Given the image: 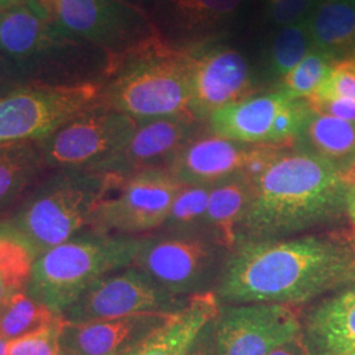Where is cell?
Here are the masks:
<instances>
[{"instance_id":"14","label":"cell","mask_w":355,"mask_h":355,"mask_svg":"<svg viewBox=\"0 0 355 355\" xmlns=\"http://www.w3.org/2000/svg\"><path fill=\"white\" fill-rule=\"evenodd\" d=\"M192 102L191 114L208 119L217 110L253 96L258 78L248 55L227 44L187 49Z\"/></svg>"},{"instance_id":"26","label":"cell","mask_w":355,"mask_h":355,"mask_svg":"<svg viewBox=\"0 0 355 355\" xmlns=\"http://www.w3.org/2000/svg\"><path fill=\"white\" fill-rule=\"evenodd\" d=\"M62 321V316L23 290L15 293L0 309V338L12 341Z\"/></svg>"},{"instance_id":"41","label":"cell","mask_w":355,"mask_h":355,"mask_svg":"<svg viewBox=\"0 0 355 355\" xmlns=\"http://www.w3.org/2000/svg\"><path fill=\"white\" fill-rule=\"evenodd\" d=\"M125 1L133 4V6H137V7H140V8L145 10L146 12L149 13L150 8H152L157 0H125Z\"/></svg>"},{"instance_id":"28","label":"cell","mask_w":355,"mask_h":355,"mask_svg":"<svg viewBox=\"0 0 355 355\" xmlns=\"http://www.w3.org/2000/svg\"><path fill=\"white\" fill-rule=\"evenodd\" d=\"M313 49L308 20L290 26H280L271 38L267 51V73L272 79L280 80L296 64L303 61Z\"/></svg>"},{"instance_id":"2","label":"cell","mask_w":355,"mask_h":355,"mask_svg":"<svg viewBox=\"0 0 355 355\" xmlns=\"http://www.w3.org/2000/svg\"><path fill=\"white\" fill-rule=\"evenodd\" d=\"M253 184L236 245L295 237L345 214L349 186L341 171L291 146H286Z\"/></svg>"},{"instance_id":"22","label":"cell","mask_w":355,"mask_h":355,"mask_svg":"<svg viewBox=\"0 0 355 355\" xmlns=\"http://www.w3.org/2000/svg\"><path fill=\"white\" fill-rule=\"evenodd\" d=\"M291 148L328 161L343 174L355 161V123L312 110Z\"/></svg>"},{"instance_id":"13","label":"cell","mask_w":355,"mask_h":355,"mask_svg":"<svg viewBox=\"0 0 355 355\" xmlns=\"http://www.w3.org/2000/svg\"><path fill=\"white\" fill-rule=\"evenodd\" d=\"M180 183L166 168H152L127 178L114 198H104L89 221V230L135 236L161 228Z\"/></svg>"},{"instance_id":"32","label":"cell","mask_w":355,"mask_h":355,"mask_svg":"<svg viewBox=\"0 0 355 355\" xmlns=\"http://www.w3.org/2000/svg\"><path fill=\"white\" fill-rule=\"evenodd\" d=\"M346 98L355 102V69L349 60H343L333 66L329 76L308 102Z\"/></svg>"},{"instance_id":"9","label":"cell","mask_w":355,"mask_h":355,"mask_svg":"<svg viewBox=\"0 0 355 355\" xmlns=\"http://www.w3.org/2000/svg\"><path fill=\"white\" fill-rule=\"evenodd\" d=\"M189 302L190 297L167 291L139 267L129 266L95 282L62 318L69 324H85L144 313L175 315Z\"/></svg>"},{"instance_id":"31","label":"cell","mask_w":355,"mask_h":355,"mask_svg":"<svg viewBox=\"0 0 355 355\" xmlns=\"http://www.w3.org/2000/svg\"><path fill=\"white\" fill-rule=\"evenodd\" d=\"M64 322L8 341L7 355H61L60 333Z\"/></svg>"},{"instance_id":"5","label":"cell","mask_w":355,"mask_h":355,"mask_svg":"<svg viewBox=\"0 0 355 355\" xmlns=\"http://www.w3.org/2000/svg\"><path fill=\"white\" fill-rule=\"evenodd\" d=\"M121 182L87 170H57L6 221L37 258L87 228L98 204Z\"/></svg>"},{"instance_id":"1","label":"cell","mask_w":355,"mask_h":355,"mask_svg":"<svg viewBox=\"0 0 355 355\" xmlns=\"http://www.w3.org/2000/svg\"><path fill=\"white\" fill-rule=\"evenodd\" d=\"M355 280L350 236L240 242L216 288L220 304L302 305Z\"/></svg>"},{"instance_id":"23","label":"cell","mask_w":355,"mask_h":355,"mask_svg":"<svg viewBox=\"0 0 355 355\" xmlns=\"http://www.w3.org/2000/svg\"><path fill=\"white\" fill-rule=\"evenodd\" d=\"M253 182L242 173L211 186L208 198L207 233L232 252L237 241V228L253 195Z\"/></svg>"},{"instance_id":"11","label":"cell","mask_w":355,"mask_h":355,"mask_svg":"<svg viewBox=\"0 0 355 355\" xmlns=\"http://www.w3.org/2000/svg\"><path fill=\"white\" fill-rule=\"evenodd\" d=\"M312 108L280 89L253 95L208 116V128L218 137L246 145H288L297 139Z\"/></svg>"},{"instance_id":"18","label":"cell","mask_w":355,"mask_h":355,"mask_svg":"<svg viewBox=\"0 0 355 355\" xmlns=\"http://www.w3.org/2000/svg\"><path fill=\"white\" fill-rule=\"evenodd\" d=\"M174 315L144 313L85 324L64 322L61 355H125L140 350Z\"/></svg>"},{"instance_id":"25","label":"cell","mask_w":355,"mask_h":355,"mask_svg":"<svg viewBox=\"0 0 355 355\" xmlns=\"http://www.w3.org/2000/svg\"><path fill=\"white\" fill-rule=\"evenodd\" d=\"M46 168L37 141L0 144V209L16 200Z\"/></svg>"},{"instance_id":"17","label":"cell","mask_w":355,"mask_h":355,"mask_svg":"<svg viewBox=\"0 0 355 355\" xmlns=\"http://www.w3.org/2000/svg\"><path fill=\"white\" fill-rule=\"evenodd\" d=\"M249 0H157L149 15L161 38L187 51L229 31Z\"/></svg>"},{"instance_id":"37","label":"cell","mask_w":355,"mask_h":355,"mask_svg":"<svg viewBox=\"0 0 355 355\" xmlns=\"http://www.w3.org/2000/svg\"><path fill=\"white\" fill-rule=\"evenodd\" d=\"M26 283L0 275V305L11 299L15 293L26 290Z\"/></svg>"},{"instance_id":"20","label":"cell","mask_w":355,"mask_h":355,"mask_svg":"<svg viewBox=\"0 0 355 355\" xmlns=\"http://www.w3.org/2000/svg\"><path fill=\"white\" fill-rule=\"evenodd\" d=\"M254 145L209 136L189 141L166 168L180 184H214L242 173Z\"/></svg>"},{"instance_id":"34","label":"cell","mask_w":355,"mask_h":355,"mask_svg":"<svg viewBox=\"0 0 355 355\" xmlns=\"http://www.w3.org/2000/svg\"><path fill=\"white\" fill-rule=\"evenodd\" d=\"M26 86L29 85L19 66L0 51V99Z\"/></svg>"},{"instance_id":"15","label":"cell","mask_w":355,"mask_h":355,"mask_svg":"<svg viewBox=\"0 0 355 355\" xmlns=\"http://www.w3.org/2000/svg\"><path fill=\"white\" fill-rule=\"evenodd\" d=\"M300 315L291 305L245 303L220 306L215 318L218 355H268L299 338Z\"/></svg>"},{"instance_id":"6","label":"cell","mask_w":355,"mask_h":355,"mask_svg":"<svg viewBox=\"0 0 355 355\" xmlns=\"http://www.w3.org/2000/svg\"><path fill=\"white\" fill-rule=\"evenodd\" d=\"M141 237L89 230L38 255L26 292L62 316L98 280L132 266Z\"/></svg>"},{"instance_id":"35","label":"cell","mask_w":355,"mask_h":355,"mask_svg":"<svg viewBox=\"0 0 355 355\" xmlns=\"http://www.w3.org/2000/svg\"><path fill=\"white\" fill-rule=\"evenodd\" d=\"M308 104L318 114H328L341 120L355 123V102L352 99L333 98V99L312 101V102H308Z\"/></svg>"},{"instance_id":"45","label":"cell","mask_w":355,"mask_h":355,"mask_svg":"<svg viewBox=\"0 0 355 355\" xmlns=\"http://www.w3.org/2000/svg\"><path fill=\"white\" fill-rule=\"evenodd\" d=\"M125 355H140V350H137V352H133V353H129V354Z\"/></svg>"},{"instance_id":"38","label":"cell","mask_w":355,"mask_h":355,"mask_svg":"<svg viewBox=\"0 0 355 355\" xmlns=\"http://www.w3.org/2000/svg\"><path fill=\"white\" fill-rule=\"evenodd\" d=\"M345 214L347 216L352 227V233L350 237L353 239L355 243V187L347 189L346 192V202H345Z\"/></svg>"},{"instance_id":"48","label":"cell","mask_w":355,"mask_h":355,"mask_svg":"<svg viewBox=\"0 0 355 355\" xmlns=\"http://www.w3.org/2000/svg\"><path fill=\"white\" fill-rule=\"evenodd\" d=\"M1 306H3V305H0V309H1Z\"/></svg>"},{"instance_id":"47","label":"cell","mask_w":355,"mask_h":355,"mask_svg":"<svg viewBox=\"0 0 355 355\" xmlns=\"http://www.w3.org/2000/svg\"><path fill=\"white\" fill-rule=\"evenodd\" d=\"M347 355H355V350H354V352H352V353H350V354H347Z\"/></svg>"},{"instance_id":"46","label":"cell","mask_w":355,"mask_h":355,"mask_svg":"<svg viewBox=\"0 0 355 355\" xmlns=\"http://www.w3.org/2000/svg\"><path fill=\"white\" fill-rule=\"evenodd\" d=\"M347 60H349V58H347ZM349 61H350V64H352V66H353V67H354V69H355V61H354V60H349Z\"/></svg>"},{"instance_id":"24","label":"cell","mask_w":355,"mask_h":355,"mask_svg":"<svg viewBox=\"0 0 355 355\" xmlns=\"http://www.w3.org/2000/svg\"><path fill=\"white\" fill-rule=\"evenodd\" d=\"M308 26L313 48L337 62L355 46V0H318Z\"/></svg>"},{"instance_id":"36","label":"cell","mask_w":355,"mask_h":355,"mask_svg":"<svg viewBox=\"0 0 355 355\" xmlns=\"http://www.w3.org/2000/svg\"><path fill=\"white\" fill-rule=\"evenodd\" d=\"M187 355H218L215 341V320L204 328Z\"/></svg>"},{"instance_id":"30","label":"cell","mask_w":355,"mask_h":355,"mask_svg":"<svg viewBox=\"0 0 355 355\" xmlns=\"http://www.w3.org/2000/svg\"><path fill=\"white\" fill-rule=\"evenodd\" d=\"M35 259L15 229L0 221V275L28 284Z\"/></svg>"},{"instance_id":"4","label":"cell","mask_w":355,"mask_h":355,"mask_svg":"<svg viewBox=\"0 0 355 355\" xmlns=\"http://www.w3.org/2000/svg\"><path fill=\"white\" fill-rule=\"evenodd\" d=\"M187 51L157 38L116 60L101 86V103L135 120L191 114Z\"/></svg>"},{"instance_id":"39","label":"cell","mask_w":355,"mask_h":355,"mask_svg":"<svg viewBox=\"0 0 355 355\" xmlns=\"http://www.w3.org/2000/svg\"><path fill=\"white\" fill-rule=\"evenodd\" d=\"M268 355H306L304 349L302 346V343L299 341V338L292 340L290 343H284L279 346L278 349H275L274 352H271Z\"/></svg>"},{"instance_id":"3","label":"cell","mask_w":355,"mask_h":355,"mask_svg":"<svg viewBox=\"0 0 355 355\" xmlns=\"http://www.w3.org/2000/svg\"><path fill=\"white\" fill-rule=\"evenodd\" d=\"M0 51L19 66L29 86L102 85L114 57L64 31L36 0L0 12Z\"/></svg>"},{"instance_id":"29","label":"cell","mask_w":355,"mask_h":355,"mask_svg":"<svg viewBox=\"0 0 355 355\" xmlns=\"http://www.w3.org/2000/svg\"><path fill=\"white\" fill-rule=\"evenodd\" d=\"M337 61L329 54L312 49L303 61L280 79L278 89L292 99H309L325 82Z\"/></svg>"},{"instance_id":"8","label":"cell","mask_w":355,"mask_h":355,"mask_svg":"<svg viewBox=\"0 0 355 355\" xmlns=\"http://www.w3.org/2000/svg\"><path fill=\"white\" fill-rule=\"evenodd\" d=\"M64 31L102 48L114 61L161 37L150 15L125 0H36Z\"/></svg>"},{"instance_id":"19","label":"cell","mask_w":355,"mask_h":355,"mask_svg":"<svg viewBox=\"0 0 355 355\" xmlns=\"http://www.w3.org/2000/svg\"><path fill=\"white\" fill-rule=\"evenodd\" d=\"M299 341L306 355H347L355 350V280L312 306Z\"/></svg>"},{"instance_id":"12","label":"cell","mask_w":355,"mask_h":355,"mask_svg":"<svg viewBox=\"0 0 355 355\" xmlns=\"http://www.w3.org/2000/svg\"><path fill=\"white\" fill-rule=\"evenodd\" d=\"M101 86H26L0 99V144L38 141L101 102Z\"/></svg>"},{"instance_id":"21","label":"cell","mask_w":355,"mask_h":355,"mask_svg":"<svg viewBox=\"0 0 355 355\" xmlns=\"http://www.w3.org/2000/svg\"><path fill=\"white\" fill-rule=\"evenodd\" d=\"M215 292L191 296L189 304L175 313L140 349V355H187L199 334L220 312Z\"/></svg>"},{"instance_id":"10","label":"cell","mask_w":355,"mask_h":355,"mask_svg":"<svg viewBox=\"0 0 355 355\" xmlns=\"http://www.w3.org/2000/svg\"><path fill=\"white\" fill-rule=\"evenodd\" d=\"M136 123L99 102L37 144L48 168L89 170L123 146Z\"/></svg>"},{"instance_id":"16","label":"cell","mask_w":355,"mask_h":355,"mask_svg":"<svg viewBox=\"0 0 355 355\" xmlns=\"http://www.w3.org/2000/svg\"><path fill=\"white\" fill-rule=\"evenodd\" d=\"M199 132L200 120L193 116L137 120L123 146L87 171L124 180L145 170L167 168Z\"/></svg>"},{"instance_id":"27","label":"cell","mask_w":355,"mask_h":355,"mask_svg":"<svg viewBox=\"0 0 355 355\" xmlns=\"http://www.w3.org/2000/svg\"><path fill=\"white\" fill-rule=\"evenodd\" d=\"M211 186L212 184H182L168 215L158 230L175 236L208 234L205 220Z\"/></svg>"},{"instance_id":"7","label":"cell","mask_w":355,"mask_h":355,"mask_svg":"<svg viewBox=\"0 0 355 355\" xmlns=\"http://www.w3.org/2000/svg\"><path fill=\"white\" fill-rule=\"evenodd\" d=\"M230 250L208 234L158 233L141 237L132 266L139 267L167 291L191 297L215 292Z\"/></svg>"},{"instance_id":"33","label":"cell","mask_w":355,"mask_h":355,"mask_svg":"<svg viewBox=\"0 0 355 355\" xmlns=\"http://www.w3.org/2000/svg\"><path fill=\"white\" fill-rule=\"evenodd\" d=\"M318 0H262L263 13L271 26H286L304 21Z\"/></svg>"},{"instance_id":"42","label":"cell","mask_w":355,"mask_h":355,"mask_svg":"<svg viewBox=\"0 0 355 355\" xmlns=\"http://www.w3.org/2000/svg\"><path fill=\"white\" fill-rule=\"evenodd\" d=\"M29 0H0V12L7 11L10 8H13L16 6H20L23 3H26Z\"/></svg>"},{"instance_id":"40","label":"cell","mask_w":355,"mask_h":355,"mask_svg":"<svg viewBox=\"0 0 355 355\" xmlns=\"http://www.w3.org/2000/svg\"><path fill=\"white\" fill-rule=\"evenodd\" d=\"M343 182L350 186L355 187V165H352L343 174Z\"/></svg>"},{"instance_id":"43","label":"cell","mask_w":355,"mask_h":355,"mask_svg":"<svg viewBox=\"0 0 355 355\" xmlns=\"http://www.w3.org/2000/svg\"><path fill=\"white\" fill-rule=\"evenodd\" d=\"M7 346H8V341L0 338V355H7Z\"/></svg>"},{"instance_id":"44","label":"cell","mask_w":355,"mask_h":355,"mask_svg":"<svg viewBox=\"0 0 355 355\" xmlns=\"http://www.w3.org/2000/svg\"><path fill=\"white\" fill-rule=\"evenodd\" d=\"M347 58H349V60H354L355 61V46L352 49V51H350V53H349ZM347 58H346V60H347Z\"/></svg>"}]
</instances>
